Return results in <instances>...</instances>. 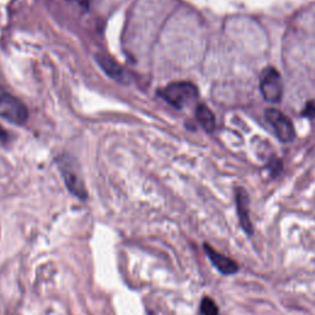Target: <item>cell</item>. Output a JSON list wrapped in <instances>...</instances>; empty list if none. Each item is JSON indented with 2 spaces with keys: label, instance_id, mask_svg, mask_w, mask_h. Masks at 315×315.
Wrapping results in <instances>:
<instances>
[{
  "label": "cell",
  "instance_id": "cell-6",
  "mask_svg": "<svg viewBox=\"0 0 315 315\" xmlns=\"http://www.w3.org/2000/svg\"><path fill=\"white\" fill-rule=\"evenodd\" d=\"M96 62L100 66V68H101L111 79L116 80V81L121 82V84H128V82H130V76H128L127 72H126L125 68L121 67L113 58L106 56V54H97Z\"/></svg>",
  "mask_w": 315,
  "mask_h": 315
},
{
  "label": "cell",
  "instance_id": "cell-3",
  "mask_svg": "<svg viewBox=\"0 0 315 315\" xmlns=\"http://www.w3.org/2000/svg\"><path fill=\"white\" fill-rule=\"evenodd\" d=\"M260 90L263 99L267 102L277 104L283 96V81L277 69L266 67L260 76Z\"/></svg>",
  "mask_w": 315,
  "mask_h": 315
},
{
  "label": "cell",
  "instance_id": "cell-7",
  "mask_svg": "<svg viewBox=\"0 0 315 315\" xmlns=\"http://www.w3.org/2000/svg\"><path fill=\"white\" fill-rule=\"evenodd\" d=\"M236 210L237 216H239L240 224L242 229L247 234H252V224L250 221L249 213V195L242 187H237L236 190Z\"/></svg>",
  "mask_w": 315,
  "mask_h": 315
},
{
  "label": "cell",
  "instance_id": "cell-10",
  "mask_svg": "<svg viewBox=\"0 0 315 315\" xmlns=\"http://www.w3.org/2000/svg\"><path fill=\"white\" fill-rule=\"evenodd\" d=\"M201 314L202 315H218V307L214 303L213 299L205 297L201 302Z\"/></svg>",
  "mask_w": 315,
  "mask_h": 315
},
{
  "label": "cell",
  "instance_id": "cell-5",
  "mask_svg": "<svg viewBox=\"0 0 315 315\" xmlns=\"http://www.w3.org/2000/svg\"><path fill=\"white\" fill-rule=\"evenodd\" d=\"M58 166L69 191L80 200H86V188H85L84 181H82L79 171L77 170L76 164L69 158L63 157L61 160H58Z\"/></svg>",
  "mask_w": 315,
  "mask_h": 315
},
{
  "label": "cell",
  "instance_id": "cell-11",
  "mask_svg": "<svg viewBox=\"0 0 315 315\" xmlns=\"http://www.w3.org/2000/svg\"><path fill=\"white\" fill-rule=\"evenodd\" d=\"M267 167L270 169L271 175H272V176L275 177V176H277V175L281 172V170H282V164H281L280 160L275 159V160H272V161H271L270 164H268Z\"/></svg>",
  "mask_w": 315,
  "mask_h": 315
},
{
  "label": "cell",
  "instance_id": "cell-12",
  "mask_svg": "<svg viewBox=\"0 0 315 315\" xmlns=\"http://www.w3.org/2000/svg\"><path fill=\"white\" fill-rule=\"evenodd\" d=\"M302 115L306 116V117L315 118V104L314 102H308L306 106V108L303 110Z\"/></svg>",
  "mask_w": 315,
  "mask_h": 315
},
{
  "label": "cell",
  "instance_id": "cell-9",
  "mask_svg": "<svg viewBox=\"0 0 315 315\" xmlns=\"http://www.w3.org/2000/svg\"><path fill=\"white\" fill-rule=\"evenodd\" d=\"M196 118H197L198 123L202 126V128L207 133H213L216 131L217 122L214 113L206 105L197 106V108H196Z\"/></svg>",
  "mask_w": 315,
  "mask_h": 315
},
{
  "label": "cell",
  "instance_id": "cell-2",
  "mask_svg": "<svg viewBox=\"0 0 315 315\" xmlns=\"http://www.w3.org/2000/svg\"><path fill=\"white\" fill-rule=\"evenodd\" d=\"M27 108L24 102L0 86V117L16 125H22L27 120Z\"/></svg>",
  "mask_w": 315,
  "mask_h": 315
},
{
  "label": "cell",
  "instance_id": "cell-4",
  "mask_svg": "<svg viewBox=\"0 0 315 315\" xmlns=\"http://www.w3.org/2000/svg\"><path fill=\"white\" fill-rule=\"evenodd\" d=\"M265 118L271 126L276 137L282 143H291L296 138V130L291 118L277 108H267L265 111Z\"/></svg>",
  "mask_w": 315,
  "mask_h": 315
},
{
  "label": "cell",
  "instance_id": "cell-8",
  "mask_svg": "<svg viewBox=\"0 0 315 315\" xmlns=\"http://www.w3.org/2000/svg\"><path fill=\"white\" fill-rule=\"evenodd\" d=\"M205 251L207 256L210 257L212 263L216 266L217 270L221 273H223V275H233L237 271V265L233 260L229 259L228 256L222 255L221 252L216 251L211 245L205 244Z\"/></svg>",
  "mask_w": 315,
  "mask_h": 315
},
{
  "label": "cell",
  "instance_id": "cell-1",
  "mask_svg": "<svg viewBox=\"0 0 315 315\" xmlns=\"http://www.w3.org/2000/svg\"><path fill=\"white\" fill-rule=\"evenodd\" d=\"M159 95L174 107L182 108L197 100L198 89L195 84L188 81L171 82L159 90Z\"/></svg>",
  "mask_w": 315,
  "mask_h": 315
}]
</instances>
